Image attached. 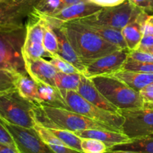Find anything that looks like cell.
Listing matches in <instances>:
<instances>
[{"instance_id": "obj_1", "label": "cell", "mask_w": 153, "mask_h": 153, "mask_svg": "<svg viewBox=\"0 0 153 153\" xmlns=\"http://www.w3.org/2000/svg\"><path fill=\"white\" fill-rule=\"evenodd\" d=\"M25 35V23L0 25V94L16 89L18 76L28 74L22 57Z\"/></svg>"}, {"instance_id": "obj_2", "label": "cell", "mask_w": 153, "mask_h": 153, "mask_svg": "<svg viewBox=\"0 0 153 153\" xmlns=\"http://www.w3.org/2000/svg\"><path fill=\"white\" fill-rule=\"evenodd\" d=\"M62 26L75 52L85 66L97 58L120 49L77 19L65 22Z\"/></svg>"}, {"instance_id": "obj_3", "label": "cell", "mask_w": 153, "mask_h": 153, "mask_svg": "<svg viewBox=\"0 0 153 153\" xmlns=\"http://www.w3.org/2000/svg\"><path fill=\"white\" fill-rule=\"evenodd\" d=\"M34 111L36 122L46 128H62L73 132L87 129L116 131L106 124L63 108L39 105H35Z\"/></svg>"}, {"instance_id": "obj_4", "label": "cell", "mask_w": 153, "mask_h": 153, "mask_svg": "<svg viewBox=\"0 0 153 153\" xmlns=\"http://www.w3.org/2000/svg\"><path fill=\"white\" fill-rule=\"evenodd\" d=\"M91 80L101 94L120 110L144 107L145 102L140 93L115 76H96Z\"/></svg>"}, {"instance_id": "obj_5", "label": "cell", "mask_w": 153, "mask_h": 153, "mask_svg": "<svg viewBox=\"0 0 153 153\" xmlns=\"http://www.w3.org/2000/svg\"><path fill=\"white\" fill-rule=\"evenodd\" d=\"M35 105L23 98L16 89L0 94V117L10 123L34 128L36 124Z\"/></svg>"}, {"instance_id": "obj_6", "label": "cell", "mask_w": 153, "mask_h": 153, "mask_svg": "<svg viewBox=\"0 0 153 153\" xmlns=\"http://www.w3.org/2000/svg\"><path fill=\"white\" fill-rule=\"evenodd\" d=\"M59 91L70 111L106 124L116 131L122 132L121 128L123 123V117L120 114L107 111L94 105L82 97L77 91L60 89Z\"/></svg>"}, {"instance_id": "obj_7", "label": "cell", "mask_w": 153, "mask_h": 153, "mask_svg": "<svg viewBox=\"0 0 153 153\" xmlns=\"http://www.w3.org/2000/svg\"><path fill=\"white\" fill-rule=\"evenodd\" d=\"M142 12L143 10L129 0H126L119 5L102 7L97 13L85 18L99 25L122 30L128 23L134 21Z\"/></svg>"}, {"instance_id": "obj_8", "label": "cell", "mask_w": 153, "mask_h": 153, "mask_svg": "<svg viewBox=\"0 0 153 153\" xmlns=\"http://www.w3.org/2000/svg\"><path fill=\"white\" fill-rule=\"evenodd\" d=\"M119 114L123 117L121 131L130 139L153 133V109L146 107L120 109Z\"/></svg>"}, {"instance_id": "obj_9", "label": "cell", "mask_w": 153, "mask_h": 153, "mask_svg": "<svg viewBox=\"0 0 153 153\" xmlns=\"http://www.w3.org/2000/svg\"><path fill=\"white\" fill-rule=\"evenodd\" d=\"M0 122L13 137L20 153H55L37 134L34 128H27L10 123L0 117Z\"/></svg>"}, {"instance_id": "obj_10", "label": "cell", "mask_w": 153, "mask_h": 153, "mask_svg": "<svg viewBox=\"0 0 153 153\" xmlns=\"http://www.w3.org/2000/svg\"><path fill=\"white\" fill-rule=\"evenodd\" d=\"M128 49H119L99 58L85 65L83 75L86 77L111 76L122 70L129 54Z\"/></svg>"}, {"instance_id": "obj_11", "label": "cell", "mask_w": 153, "mask_h": 153, "mask_svg": "<svg viewBox=\"0 0 153 153\" xmlns=\"http://www.w3.org/2000/svg\"><path fill=\"white\" fill-rule=\"evenodd\" d=\"M102 8V7L85 0L76 4L65 6L61 10L52 15L40 14L33 10L52 26H61L69 21L91 16L100 11Z\"/></svg>"}, {"instance_id": "obj_12", "label": "cell", "mask_w": 153, "mask_h": 153, "mask_svg": "<svg viewBox=\"0 0 153 153\" xmlns=\"http://www.w3.org/2000/svg\"><path fill=\"white\" fill-rule=\"evenodd\" d=\"M23 59L27 73L37 83H44L55 87V77L58 70L50 61L43 58L23 57Z\"/></svg>"}, {"instance_id": "obj_13", "label": "cell", "mask_w": 153, "mask_h": 153, "mask_svg": "<svg viewBox=\"0 0 153 153\" xmlns=\"http://www.w3.org/2000/svg\"><path fill=\"white\" fill-rule=\"evenodd\" d=\"M77 92L82 97L94 105L112 113L119 114L120 109L110 102L94 84L90 78L83 74L81 76V82Z\"/></svg>"}, {"instance_id": "obj_14", "label": "cell", "mask_w": 153, "mask_h": 153, "mask_svg": "<svg viewBox=\"0 0 153 153\" xmlns=\"http://www.w3.org/2000/svg\"><path fill=\"white\" fill-rule=\"evenodd\" d=\"M50 26L55 31L58 40V55L75 66L83 74L85 68V64H83L77 53L75 52L70 40L67 38V36L62 25L61 26L50 25Z\"/></svg>"}, {"instance_id": "obj_15", "label": "cell", "mask_w": 153, "mask_h": 153, "mask_svg": "<svg viewBox=\"0 0 153 153\" xmlns=\"http://www.w3.org/2000/svg\"><path fill=\"white\" fill-rule=\"evenodd\" d=\"M74 133L81 138H93L100 140L103 142L108 149L116 145L127 143L131 140L128 136L123 132L111 130L87 129L75 131Z\"/></svg>"}, {"instance_id": "obj_16", "label": "cell", "mask_w": 153, "mask_h": 153, "mask_svg": "<svg viewBox=\"0 0 153 153\" xmlns=\"http://www.w3.org/2000/svg\"><path fill=\"white\" fill-rule=\"evenodd\" d=\"M148 16L149 13L143 11L134 21L122 29L123 36L129 51L136 50L138 48L143 36L144 25Z\"/></svg>"}, {"instance_id": "obj_17", "label": "cell", "mask_w": 153, "mask_h": 153, "mask_svg": "<svg viewBox=\"0 0 153 153\" xmlns=\"http://www.w3.org/2000/svg\"><path fill=\"white\" fill-rule=\"evenodd\" d=\"M77 20L88 25L91 29L96 31L100 37H102L104 40L117 46L120 49H128L126 43L123 36L122 30L111 28V27L105 26V25H99L96 22L88 20L86 18H82V19H77Z\"/></svg>"}, {"instance_id": "obj_18", "label": "cell", "mask_w": 153, "mask_h": 153, "mask_svg": "<svg viewBox=\"0 0 153 153\" xmlns=\"http://www.w3.org/2000/svg\"><path fill=\"white\" fill-rule=\"evenodd\" d=\"M111 76L125 82L130 88L137 92H140L142 88L153 82V73L121 70Z\"/></svg>"}, {"instance_id": "obj_19", "label": "cell", "mask_w": 153, "mask_h": 153, "mask_svg": "<svg viewBox=\"0 0 153 153\" xmlns=\"http://www.w3.org/2000/svg\"><path fill=\"white\" fill-rule=\"evenodd\" d=\"M37 87L39 105L63 108L70 111L58 88L44 83H37Z\"/></svg>"}, {"instance_id": "obj_20", "label": "cell", "mask_w": 153, "mask_h": 153, "mask_svg": "<svg viewBox=\"0 0 153 153\" xmlns=\"http://www.w3.org/2000/svg\"><path fill=\"white\" fill-rule=\"evenodd\" d=\"M15 88L19 94L25 100L39 105L37 83L28 74H21L15 82Z\"/></svg>"}, {"instance_id": "obj_21", "label": "cell", "mask_w": 153, "mask_h": 153, "mask_svg": "<svg viewBox=\"0 0 153 153\" xmlns=\"http://www.w3.org/2000/svg\"><path fill=\"white\" fill-rule=\"evenodd\" d=\"M108 150H123L138 153H153V133L145 137L131 139V140L127 143L116 145Z\"/></svg>"}, {"instance_id": "obj_22", "label": "cell", "mask_w": 153, "mask_h": 153, "mask_svg": "<svg viewBox=\"0 0 153 153\" xmlns=\"http://www.w3.org/2000/svg\"><path fill=\"white\" fill-rule=\"evenodd\" d=\"M82 73L67 74L58 72L55 77V87L60 90L77 91L81 82Z\"/></svg>"}, {"instance_id": "obj_23", "label": "cell", "mask_w": 153, "mask_h": 153, "mask_svg": "<svg viewBox=\"0 0 153 153\" xmlns=\"http://www.w3.org/2000/svg\"><path fill=\"white\" fill-rule=\"evenodd\" d=\"M54 135L56 136L67 146L82 152V140L80 137L75 134L73 131L62 128H47Z\"/></svg>"}, {"instance_id": "obj_24", "label": "cell", "mask_w": 153, "mask_h": 153, "mask_svg": "<svg viewBox=\"0 0 153 153\" xmlns=\"http://www.w3.org/2000/svg\"><path fill=\"white\" fill-rule=\"evenodd\" d=\"M44 23V35H43V43L45 49L49 54L51 58L58 55V40L55 31H53L50 25H49L45 20Z\"/></svg>"}, {"instance_id": "obj_25", "label": "cell", "mask_w": 153, "mask_h": 153, "mask_svg": "<svg viewBox=\"0 0 153 153\" xmlns=\"http://www.w3.org/2000/svg\"><path fill=\"white\" fill-rule=\"evenodd\" d=\"M61 0H39L33 7V10L40 14L52 15L64 7Z\"/></svg>"}, {"instance_id": "obj_26", "label": "cell", "mask_w": 153, "mask_h": 153, "mask_svg": "<svg viewBox=\"0 0 153 153\" xmlns=\"http://www.w3.org/2000/svg\"><path fill=\"white\" fill-rule=\"evenodd\" d=\"M49 57L43 43H25L22 46V57L30 58H40L43 57Z\"/></svg>"}, {"instance_id": "obj_27", "label": "cell", "mask_w": 153, "mask_h": 153, "mask_svg": "<svg viewBox=\"0 0 153 153\" xmlns=\"http://www.w3.org/2000/svg\"><path fill=\"white\" fill-rule=\"evenodd\" d=\"M82 149L84 153H105L108 146L97 139L82 138Z\"/></svg>"}, {"instance_id": "obj_28", "label": "cell", "mask_w": 153, "mask_h": 153, "mask_svg": "<svg viewBox=\"0 0 153 153\" xmlns=\"http://www.w3.org/2000/svg\"><path fill=\"white\" fill-rule=\"evenodd\" d=\"M122 70L129 71L153 73V63L140 62L128 57Z\"/></svg>"}, {"instance_id": "obj_29", "label": "cell", "mask_w": 153, "mask_h": 153, "mask_svg": "<svg viewBox=\"0 0 153 153\" xmlns=\"http://www.w3.org/2000/svg\"><path fill=\"white\" fill-rule=\"evenodd\" d=\"M49 61L56 68L58 72H61V73H67V74L82 73L75 66H73L70 62L64 60V58H62L58 55L51 57V60Z\"/></svg>"}, {"instance_id": "obj_30", "label": "cell", "mask_w": 153, "mask_h": 153, "mask_svg": "<svg viewBox=\"0 0 153 153\" xmlns=\"http://www.w3.org/2000/svg\"><path fill=\"white\" fill-rule=\"evenodd\" d=\"M34 130L39 137L43 140L48 145H61V146H66L61 140L58 138L55 135H54L47 128L43 126L38 123L36 122L35 126H34Z\"/></svg>"}, {"instance_id": "obj_31", "label": "cell", "mask_w": 153, "mask_h": 153, "mask_svg": "<svg viewBox=\"0 0 153 153\" xmlns=\"http://www.w3.org/2000/svg\"><path fill=\"white\" fill-rule=\"evenodd\" d=\"M39 0H13L9 7L13 10L30 13L33 10V7Z\"/></svg>"}, {"instance_id": "obj_32", "label": "cell", "mask_w": 153, "mask_h": 153, "mask_svg": "<svg viewBox=\"0 0 153 153\" xmlns=\"http://www.w3.org/2000/svg\"><path fill=\"white\" fill-rule=\"evenodd\" d=\"M128 57L140 62L153 63V54L140 50L130 51Z\"/></svg>"}, {"instance_id": "obj_33", "label": "cell", "mask_w": 153, "mask_h": 153, "mask_svg": "<svg viewBox=\"0 0 153 153\" xmlns=\"http://www.w3.org/2000/svg\"><path fill=\"white\" fill-rule=\"evenodd\" d=\"M0 143H4V144L7 145V146L18 150L11 134L7 131V128L2 125L1 122H0Z\"/></svg>"}, {"instance_id": "obj_34", "label": "cell", "mask_w": 153, "mask_h": 153, "mask_svg": "<svg viewBox=\"0 0 153 153\" xmlns=\"http://www.w3.org/2000/svg\"><path fill=\"white\" fill-rule=\"evenodd\" d=\"M132 4L146 13H153V0H129Z\"/></svg>"}, {"instance_id": "obj_35", "label": "cell", "mask_w": 153, "mask_h": 153, "mask_svg": "<svg viewBox=\"0 0 153 153\" xmlns=\"http://www.w3.org/2000/svg\"><path fill=\"white\" fill-rule=\"evenodd\" d=\"M139 93L145 103L153 104V82L142 88Z\"/></svg>"}, {"instance_id": "obj_36", "label": "cell", "mask_w": 153, "mask_h": 153, "mask_svg": "<svg viewBox=\"0 0 153 153\" xmlns=\"http://www.w3.org/2000/svg\"><path fill=\"white\" fill-rule=\"evenodd\" d=\"M86 1L101 7H108L119 5L126 0H86Z\"/></svg>"}, {"instance_id": "obj_37", "label": "cell", "mask_w": 153, "mask_h": 153, "mask_svg": "<svg viewBox=\"0 0 153 153\" xmlns=\"http://www.w3.org/2000/svg\"><path fill=\"white\" fill-rule=\"evenodd\" d=\"M153 46V35L151 34H144L142 37L138 48L136 50L147 52L151 47Z\"/></svg>"}, {"instance_id": "obj_38", "label": "cell", "mask_w": 153, "mask_h": 153, "mask_svg": "<svg viewBox=\"0 0 153 153\" xmlns=\"http://www.w3.org/2000/svg\"><path fill=\"white\" fill-rule=\"evenodd\" d=\"M52 150L55 153H84L83 152L73 149L67 146H61V145H49Z\"/></svg>"}, {"instance_id": "obj_39", "label": "cell", "mask_w": 153, "mask_h": 153, "mask_svg": "<svg viewBox=\"0 0 153 153\" xmlns=\"http://www.w3.org/2000/svg\"><path fill=\"white\" fill-rule=\"evenodd\" d=\"M144 34L153 35V14L149 15L146 19L144 25V30H143V35Z\"/></svg>"}, {"instance_id": "obj_40", "label": "cell", "mask_w": 153, "mask_h": 153, "mask_svg": "<svg viewBox=\"0 0 153 153\" xmlns=\"http://www.w3.org/2000/svg\"><path fill=\"white\" fill-rule=\"evenodd\" d=\"M0 153H20L18 150L4 144V143H0Z\"/></svg>"}, {"instance_id": "obj_41", "label": "cell", "mask_w": 153, "mask_h": 153, "mask_svg": "<svg viewBox=\"0 0 153 153\" xmlns=\"http://www.w3.org/2000/svg\"><path fill=\"white\" fill-rule=\"evenodd\" d=\"M61 1H62V3L63 4H64V6L65 7V6L76 4V3L80 2V1H85V0H61Z\"/></svg>"}, {"instance_id": "obj_42", "label": "cell", "mask_w": 153, "mask_h": 153, "mask_svg": "<svg viewBox=\"0 0 153 153\" xmlns=\"http://www.w3.org/2000/svg\"><path fill=\"white\" fill-rule=\"evenodd\" d=\"M107 153H138L131 152V151H123V150H108Z\"/></svg>"}, {"instance_id": "obj_43", "label": "cell", "mask_w": 153, "mask_h": 153, "mask_svg": "<svg viewBox=\"0 0 153 153\" xmlns=\"http://www.w3.org/2000/svg\"><path fill=\"white\" fill-rule=\"evenodd\" d=\"M144 107L149 108L153 109V104H150V103H145Z\"/></svg>"}, {"instance_id": "obj_44", "label": "cell", "mask_w": 153, "mask_h": 153, "mask_svg": "<svg viewBox=\"0 0 153 153\" xmlns=\"http://www.w3.org/2000/svg\"><path fill=\"white\" fill-rule=\"evenodd\" d=\"M147 52H150V53H152L153 54V46H152V47H151L150 49H149V50L147 51Z\"/></svg>"}]
</instances>
